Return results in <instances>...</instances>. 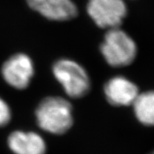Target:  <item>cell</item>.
<instances>
[{
    "label": "cell",
    "mask_w": 154,
    "mask_h": 154,
    "mask_svg": "<svg viewBox=\"0 0 154 154\" xmlns=\"http://www.w3.org/2000/svg\"><path fill=\"white\" fill-rule=\"evenodd\" d=\"M53 74L70 97H82L90 89V82L87 73L76 61L61 59L53 66Z\"/></svg>",
    "instance_id": "cell-3"
},
{
    "label": "cell",
    "mask_w": 154,
    "mask_h": 154,
    "mask_svg": "<svg viewBox=\"0 0 154 154\" xmlns=\"http://www.w3.org/2000/svg\"><path fill=\"white\" fill-rule=\"evenodd\" d=\"M9 147L15 154H45L46 144L35 132L16 131L8 138Z\"/></svg>",
    "instance_id": "cell-8"
},
{
    "label": "cell",
    "mask_w": 154,
    "mask_h": 154,
    "mask_svg": "<svg viewBox=\"0 0 154 154\" xmlns=\"http://www.w3.org/2000/svg\"><path fill=\"white\" fill-rule=\"evenodd\" d=\"M35 116L39 127L56 135L66 132L73 123L71 103L57 96L47 97L42 100L36 108Z\"/></svg>",
    "instance_id": "cell-1"
},
{
    "label": "cell",
    "mask_w": 154,
    "mask_h": 154,
    "mask_svg": "<svg viewBox=\"0 0 154 154\" xmlns=\"http://www.w3.org/2000/svg\"><path fill=\"white\" fill-rule=\"evenodd\" d=\"M88 14L102 28H115L127 15V6L123 0H89Z\"/></svg>",
    "instance_id": "cell-4"
},
{
    "label": "cell",
    "mask_w": 154,
    "mask_h": 154,
    "mask_svg": "<svg viewBox=\"0 0 154 154\" xmlns=\"http://www.w3.org/2000/svg\"><path fill=\"white\" fill-rule=\"evenodd\" d=\"M11 119V111L8 104L0 98V126L7 125Z\"/></svg>",
    "instance_id": "cell-10"
},
{
    "label": "cell",
    "mask_w": 154,
    "mask_h": 154,
    "mask_svg": "<svg viewBox=\"0 0 154 154\" xmlns=\"http://www.w3.org/2000/svg\"><path fill=\"white\" fill-rule=\"evenodd\" d=\"M104 90L109 103L114 106L131 105L139 94L136 85L121 76L109 79Z\"/></svg>",
    "instance_id": "cell-6"
},
{
    "label": "cell",
    "mask_w": 154,
    "mask_h": 154,
    "mask_svg": "<svg viewBox=\"0 0 154 154\" xmlns=\"http://www.w3.org/2000/svg\"><path fill=\"white\" fill-rule=\"evenodd\" d=\"M32 10L52 20H68L77 15V8L71 0H27Z\"/></svg>",
    "instance_id": "cell-7"
},
{
    "label": "cell",
    "mask_w": 154,
    "mask_h": 154,
    "mask_svg": "<svg viewBox=\"0 0 154 154\" xmlns=\"http://www.w3.org/2000/svg\"><path fill=\"white\" fill-rule=\"evenodd\" d=\"M132 105L135 116L141 123L154 125V92L139 94Z\"/></svg>",
    "instance_id": "cell-9"
},
{
    "label": "cell",
    "mask_w": 154,
    "mask_h": 154,
    "mask_svg": "<svg viewBox=\"0 0 154 154\" xmlns=\"http://www.w3.org/2000/svg\"><path fill=\"white\" fill-rule=\"evenodd\" d=\"M100 49L106 62L115 67L131 64L137 54L135 41L118 27L107 31Z\"/></svg>",
    "instance_id": "cell-2"
},
{
    "label": "cell",
    "mask_w": 154,
    "mask_h": 154,
    "mask_svg": "<svg viewBox=\"0 0 154 154\" xmlns=\"http://www.w3.org/2000/svg\"><path fill=\"white\" fill-rule=\"evenodd\" d=\"M150 154H154V152H152V153H150Z\"/></svg>",
    "instance_id": "cell-11"
},
{
    "label": "cell",
    "mask_w": 154,
    "mask_h": 154,
    "mask_svg": "<svg viewBox=\"0 0 154 154\" xmlns=\"http://www.w3.org/2000/svg\"><path fill=\"white\" fill-rule=\"evenodd\" d=\"M2 74L10 85L18 89H24L28 86L33 76V63L26 54L18 53L4 63Z\"/></svg>",
    "instance_id": "cell-5"
}]
</instances>
